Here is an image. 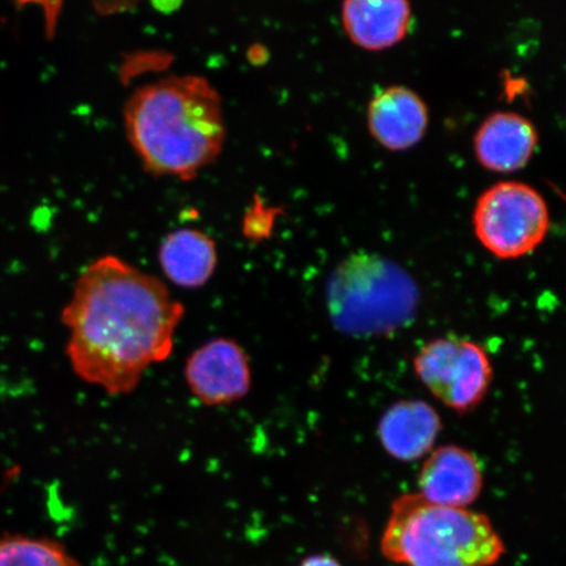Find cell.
Instances as JSON below:
<instances>
[{
    "mask_svg": "<svg viewBox=\"0 0 566 566\" xmlns=\"http://www.w3.org/2000/svg\"><path fill=\"white\" fill-rule=\"evenodd\" d=\"M272 229L271 212L263 209H253L247 217L244 232L248 238L261 239L268 237Z\"/></svg>",
    "mask_w": 566,
    "mask_h": 566,
    "instance_id": "9a60e30c",
    "label": "cell"
},
{
    "mask_svg": "<svg viewBox=\"0 0 566 566\" xmlns=\"http://www.w3.org/2000/svg\"><path fill=\"white\" fill-rule=\"evenodd\" d=\"M127 138L148 171L192 179L221 154V97L201 76H169L136 91L126 103Z\"/></svg>",
    "mask_w": 566,
    "mask_h": 566,
    "instance_id": "7a4b0ae2",
    "label": "cell"
},
{
    "mask_svg": "<svg viewBox=\"0 0 566 566\" xmlns=\"http://www.w3.org/2000/svg\"><path fill=\"white\" fill-rule=\"evenodd\" d=\"M342 19L353 44L369 52L398 45L413 23L409 0H344Z\"/></svg>",
    "mask_w": 566,
    "mask_h": 566,
    "instance_id": "8fae6325",
    "label": "cell"
},
{
    "mask_svg": "<svg viewBox=\"0 0 566 566\" xmlns=\"http://www.w3.org/2000/svg\"><path fill=\"white\" fill-rule=\"evenodd\" d=\"M380 548L406 566H494L505 552L485 515L430 504L419 493L394 502Z\"/></svg>",
    "mask_w": 566,
    "mask_h": 566,
    "instance_id": "3957f363",
    "label": "cell"
},
{
    "mask_svg": "<svg viewBox=\"0 0 566 566\" xmlns=\"http://www.w3.org/2000/svg\"><path fill=\"white\" fill-rule=\"evenodd\" d=\"M441 430V417L428 402L400 400L381 416L378 438L389 455L415 462L433 450Z\"/></svg>",
    "mask_w": 566,
    "mask_h": 566,
    "instance_id": "7c38bea8",
    "label": "cell"
},
{
    "mask_svg": "<svg viewBox=\"0 0 566 566\" xmlns=\"http://www.w3.org/2000/svg\"><path fill=\"white\" fill-rule=\"evenodd\" d=\"M159 264L175 285L198 289L207 285L216 272L217 245L200 230H176L168 233L159 247Z\"/></svg>",
    "mask_w": 566,
    "mask_h": 566,
    "instance_id": "4fadbf2b",
    "label": "cell"
},
{
    "mask_svg": "<svg viewBox=\"0 0 566 566\" xmlns=\"http://www.w3.org/2000/svg\"><path fill=\"white\" fill-rule=\"evenodd\" d=\"M483 481L475 454L459 446H442L422 465L419 494L430 504L465 509L478 500Z\"/></svg>",
    "mask_w": 566,
    "mask_h": 566,
    "instance_id": "ba28073f",
    "label": "cell"
},
{
    "mask_svg": "<svg viewBox=\"0 0 566 566\" xmlns=\"http://www.w3.org/2000/svg\"><path fill=\"white\" fill-rule=\"evenodd\" d=\"M336 327L350 335H381L409 322L419 290L406 271L377 254L357 253L339 264L328 285Z\"/></svg>",
    "mask_w": 566,
    "mask_h": 566,
    "instance_id": "277c9868",
    "label": "cell"
},
{
    "mask_svg": "<svg viewBox=\"0 0 566 566\" xmlns=\"http://www.w3.org/2000/svg\"><path fill=\"white\" fill-rule=\"evenodd\" d=\"M367 126L380 146L389 151H405L420 144L427 133L428 106L408 87H386L371 98Z\"/></svg>",
    "mask_w": 566,
    "mask_h": 566,
    "instance_id": "9c48e42d",
    "label": "cell"
},
{
    "mask_svg": "<svg viewBox=\"0 0 566 566\" xmlns=\"http://www.w3.org/2000/svg\"><path fill=\"white\" fill-rule=\"evenodd\" d=\"M413 365L430 394L460 415L481 405L493 379L491 359L483 346L455 336L431 339Z\"/></svg>",
    "mask_w": 566,
    "mask_h": 566,
    "instance_id": "8992f818",
    "label": "cell"
},
{
    "mask_svg": "<svg viewBox=\"0 0 566 566\" xmlns=\"http://www.w3.org/2000/svg\"><path fill=\"white\" fill-rule=\"evenodd\" d=\"M182 316V304L159 279L115 256L98 259L63 308L71 366L106 394H129L148 367L171 356Z\"/></svg>",
    "mask_w": 566,
    "mask_h": 566,
    "instance_id": "6da1fadb",
    "label": "cell"
},
{
    "mask_svg": "<svg viewBox=\"0 0 566 566\" xmlns=\"http://www.w3.org/2000/svg\"><path fill=\"white\" fill-rule=\"evenodd\" d=\"M0 566H81L59 543L25 536L0 539Z\"/></svg>",
    "mask_w": 566,
    "mask_h": 566,
    "instance_id": "5bb4252c",
    "label": "cell"
},
{
    "mask_svg": "<svg viewBox=\"0 0 566 566\" xmlns=\"http://www.w3.org/2000/svg\"><path fill=\"white\" fill-rule=\"evenodd\" d=\"M98 2H103L106 6H127L133 2V0H98Z\"/></svg>",
    "mask_w": 566,
    "mask_h": 566,
    "instance_id": "e0dca14e",
    "label": "cell"
},
{
    "mask_svg": "<svg viewBox=\"0 0 566 566\" xmlns=\"http://www.w3.org/2000/svg\"><path fill=\"white\" fill-rule=\"evenodd\" d=\"M533 123L514 112L488 117L473 138V151L488 171L512 174L525 168L537 147Z\"/></svg>",
    "mask_w": 566,
    "mask_h": 566,
    "instance_id": "30bf717a",
    "label": "cell"
},
{
    "mask_svg": "<svg viewBox=\"0 0 566 566\" xmlns=\"http://www.w3.org/2000/svg\"><path fill=\"white\" fill-rule=\"evenodd\" d=\"M301 566H342L336 558L328 555L311 556Z\"/></svg>",
    "mask_w": 566,
    "mask_h": 566,
    "instance_id": "2e32d148",
    "label": "cell"
},
{
    "mask_svg": "<svg viewBox=\"0 0 566 566\" xmlns=\"http://www.w3.org/2000/svg\"><path fill=\"white\" fill-rule=\"evenodd\" d=\"M184 373L190 392L209 407L233 405L251 389L250 359L231 338H214L202 345L188 358Z\"/></svg>",
    "mask_w": 566,
    "mask_h": 566,
    "instance_id": "52a82bcc",
    "label": "cell"
},
{
    "mask_svg": "<svg viewBox=\"0 0 566 566\" xmlns=\"http://www.w3.org/2000/svg\"><path fill=\"white\" fill-rule=\"evenodd\" d=\"M472 223L488 252L515 260L543 243L551 221L547 202L536 189L520 181H501L480 196Z\"/></svg>",
    "mask_w": 566,
    "mask_h": 566,
    "instance_id": "5b68a950",
    "label": "cell"
}]
</instances>
